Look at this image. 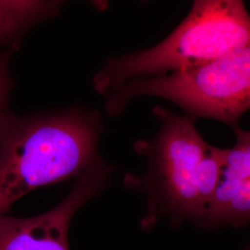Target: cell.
Masks as SVG:
<instances>
[{"mask_svg": "<svg viewBox=\"0 0 250 250\" xmlns=\"http://www.w3.org/2000/svg\"><path fill=\"white\" fill-rule=\"evenodd\" d=\"M99 110L72 106L0 117V217L37 188L79 178L106 161Z\"/></svg>", "mask_w": 250, "mask_h": 250, "instance_id": "cell-1", "label": "cell"}, {"mask_svg": "<svg viewBox=\"0 0 250 250\" xmlns=\"http://www.w3.org/2000/svg\"><path fill=\"white\" fill-rule=\"evenodd\" d=\"M250 46V14L241 0H196L187 17L149 48L108 58L93 77L102 96L129 81L182 72Z\"/></svg>", "mask_w": 250, "mask_h": 250, "instance_id": "cell-2", "label": "cell"}, {"mask_svg": "<svg viewBox=\"0 0 250 250\" xmlns=\"http://www.w3.org/2000/svg\"><path fill=\"white\" fill-rule=\"evenodd\" d=\"M153 116L159 125L157 132L134 144V152L146 160V170L127 173L124 186L146 197L144 230L161 219L169 220L174 227L186 222L198 225L205 211L197 196V169L210 145L191 117L161 106L154 107Z\"/></svg>", "mask_w": 250, "mask_h": 250, "instance_id": "cell-3", "label": "cell"}, {"mask_svg": "<svg viewBox=\"0 0 250 250\" xmlns=\"http://www.w3.org/2000/svg\"><path fill=\"white\" fill-rule=\"evenodd\" d=\"M104 97L110 116L122 115L136 98L154 97L195 120H215L233 130L250 110V46L186 71L129 81Z\"/></svg>", "mask_w": 250, "mask_h": 250, "instance_id": "cell-4", "label": "cell"}, {"mask_svg": "<svg viewBox=\"0 0 250 250\" xmlns=\"http://www.w3.org/2000/svg\"><path fill=\"white\" fill-rule=\"evenodd\" d=\"M115 167L107 161L77 178L52 209L30 218L0 217V250H71L69 229L81 208L106 188Z\"/></svg>", "mask_w": 250, "mask_h": 250, "instance_id": "cell-5", "label": "cell"}, {"mask_svg": "<svg viewBox=\"0 0 250 250\" xmlns=\"http://www.w3.org/2000/svg\"><path fill=\"white\" fill-rule=\"evenodd\" d=\"M250 224V154L225 157L223 178L198 226Z\"/></svg>", "mask_w": 250, "mask_h": 250, "instance_id": "cell-6", "label": "cell"}, {"mask_svg": "<svg viewBox=\"0 0 250 250\" xmlns=\"http://www.w3.org/2000/svg\"><path fill=\"white\" fill-rule=\"evenodd\" d=\"M62 1L0 0V50L17 51L35 27L57 17Z\"/></svg>", "mask_w": 250, "mask_h": 250, "instance_id": "cell-7", "label": "cell"}, {"mask_svg": "<svg viewBox=\"0 0 250 250\" xmlns=\"http://www.w3.org/2000/svg\"><path fill=\"white\" fill-rule=\"evenodd\" d=\"M225 156L226 148H220L210 145L198 165L197 196L205 213L223 178Z\"/></svg>", "mask_w": 250, "mask_h": 250, "instance_id": "cell-8", "label": "cell"}, {"mask_svg": "<svg viewBox=\"0 0 250 250\" xmlns=\"http://www.w3.org/2000/svg\"><path fill=\"white\" fill-rule=\"evenodd\" d=\"M14 52L0 50V117L9 109V102L14 81L11 76L10 61Z\"/></svg>", "mask_w": 250, "mask_h": 250, "instance_id": "cell-9", "label": "cell"}, {"mask_svg": "<svg viewBox=\"0 0 250 250\" xmlns=\"http://www.w3.org/2000/svg\"></svg>", "mask_w": 250, "mask_h": 250, "instance_id": "cell-10", "label": "cell"}]
</instances>
